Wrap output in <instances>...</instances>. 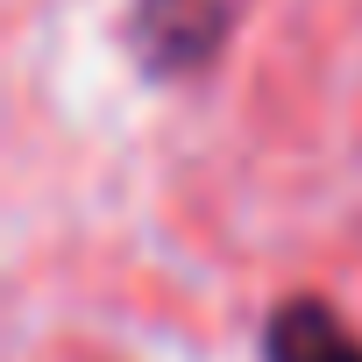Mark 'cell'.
Segmentation results:
<instances>
[{
  "label": "cell",
  "instance_id": "cell-1",
  "mask_svg": "<svg viewBox=\"0 0 362 362\" xmlns=\"http://www.w3.org/2000/svg\"><path fill=\"white\" fill-rule=\"evenodd\" d=\"M242 15H249V0H135L128 50L149 78H192L228 50Z\"/></svg>",
  "mask_w": 362,
  "mask_h": 362
},
{
  "label": "cell",
  "instance_id": "cell-2",
  "mask_svg": "<svg viewBox=\"0 0 362 362\" xmlns=\"http://www.w3.org/2000/svg\"><path fill=\"white\" fill-rule=\"evenodd\" d=\"M263 362H362V341L320 298H284L263 327Z\"/></svg>",
  "mask_w": 362,
  "mask_h": 362
}]
</instances>
